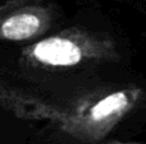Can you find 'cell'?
<instances>
[{"label":"cell","mask_w":146,"mask_h":144,"mask_svg":"<svg viewBox=\"0 0 146 144\" xmlns=\"http://www.w3.org/2000/svg\"><path fill=\"white\" fill-rule=\"evenodd\" d=\"M140 87H124L88 96L69 106L51 105L38 97L0 86V106L14 116L51 124L83 144H100L144 99Z\"/></svg>","instance_id":"1"},{"label":"cell","mask_w":146,"mask_h":144,"mask_svg":"<svg viewBox=\"0 0 146 144\" xmlns=\"http://www.w3.org/2000/svg\"><path fill=\"white\" fill-rule=\"evenodd\" d=\"M118 59L119 48L114 38L82 27L44 36L23 46L19 54L23 66L37 70H64Z\"/></svg>","instance_id":"2"},{"label":"cell","mask_w":146,"mask_h":144,"mask_svg":"<svg viewBox=\"0 0 146 144\" xmlns=\"http://www.w3.org/2000/svg\"><path fill=\"white\" fill-rule=\"evenodd\" d=\"M54 22L55 10L45 0H7L0 4V42L31 43Z\"/></svg>","instance_id":"3"},{"label":"cell","mask_w":146,"mask_h":144,"mask_svg":"<svg viewBox=\"0 0 146 144\" xmlns=\"http://www.w3.org/2000/svg\"><path fill=\"white\" fill-rule=\"evenodd\" d=\"M100 144H146L141 142H122V140H106V142H101Z\"/></svg>","instance_id":"4"}]
</instances>
